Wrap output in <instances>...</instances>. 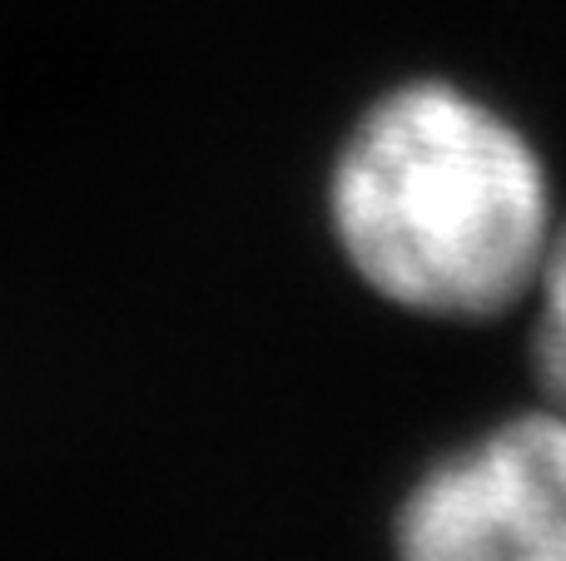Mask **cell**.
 <instances>
[{
    "label": "cell",
    "instance_id": "6da1fadb",
    "mask_svg": "<svg viewBox=\"0 0 566 561\" xmlns=\"http://www.w3.org/2000/svg\"><path fill=\"white\" fill-rule=\"evenodd\" d=\"M323 219L348 274L428 324H492L527 308L566 214L532 129L492 95L412 75L338 139Z\"/></svg>",
    "mask_w": 566,
    "mask_h": 561
},
{
    "label": "cell",
    "instance_id": "7a4b0ae2",
    "mask_svg": "<svg viewBox=\"0 0 566 561\" xmlns=\"http://www.w3.org/2000/svg\"><path fill=\"white\" fill-rule=\"evenodd\" d=\"M392 561H566L562 407H517L432 453L392 507Z\"/></svg>",
    "mask_w": 566,
    "mask_h": 561
},
{
    "label": "cell",
    "instance_id": "3957f363",
    "mask_svg": "<svg viewBox=\"0 0 566 561\" xmlns=\"http://www.w3.org/2000/svg\"><path fill=\"white\" fill-rule=\"evenodd\" d=\"M527 314H532L527 353H532L537 393H542V403L566 413V224H562L557 244H552L537 288L527 298Z\"/></svg>",
    "mask_w": 566,
    "mask_h": 561
}]
</instances>
